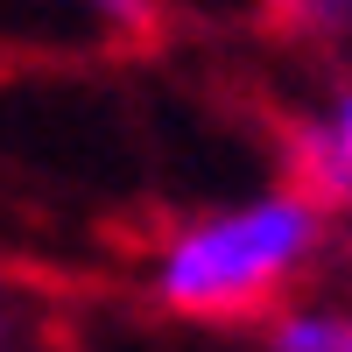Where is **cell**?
Masks as SVG:
<instances>
[{
	"label": "cell",
	"mask_w": 352,
	"mask_h": 352,
	"mask_svg": "<svg viewBox=\"0 0 352 352\" xmlns=\"http://www.w3.org/2000/svg\"><path fill=\"white\" fill-rule=\"evenodd\" d=\"M324 232H331L324 204H310L296 184H275V190H254V197L184 219L155 247L148 289L162 310L197 317V324L254 317L289 282H303V268L324 254Z\"/></svg>",
	"instance_id": "6da1fadb"
},
{
	"label": "cell",
	"mask_w": 352,
	"mask_h": 352,
	"mask_svg": "<svg viewBox=\"0 0 352 352\" xmlns=\"http://www.w3.org/2000/svg\"><path fill=\"white\" fill-rule=\"evenodd\" d=\"M282 155H289V184H296L310 204L352 212V85H338L317 113L289 120Z\"/></svg>",
	"instance_id": "7a4b0ae2"
},
{
	"label": "cell",
	"mask_w": 352,
	"mask_h": 352,
	"mask_svg": "<svg viewBox=\"0 0 352 352\" xmlns=\"http://www.w3.org/2000/svg\"><path fill=\"white\" fill-rule=\"evenodd\" d=\"M268 352H352V310H317V303L282 310Z\"/></svg>",
	"instance_id": "3957f363"
},
{
	"label": "cell",
	"mask_w": 352,
	"mask_h": 352,
	"mask_svg": "<svg viewBox=\"0 0 352 352\" xmlns=\"http://www.w3.org/2000/svg\"><path fill=\"white\" fill-rule=\"evenodd\" d=\"M78 8L113 21V28H141V21H148V0H78Z\"/></svg>",
	"instance_id": "277c9868"
},
{
	"label": "cell",
	"mask_w": 352,
	"mask_h": 352,
	"mask_svg": "<svg viewBox=\"0 0 352 352\" xmlns=\"http://www.w3.org/2000/svg\"><path fill=\"white\" fill-rule=\"evenodd\" d=\"M0 352H14V345H8V338H0Z\"/></svg>",
	"instance_id": "5b68a950"
}]
</instances>
